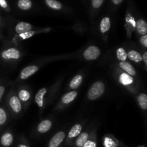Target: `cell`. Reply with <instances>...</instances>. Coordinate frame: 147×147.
Instances as JSON below:
<instances>
[{
	"instance_id": "cell-1",
	"label": "cell",
	"mask_w": 147,
	"mask_h": 147,
	"mask_svg": "<svg viewBox=\"0 0 147 147\" xmlns=\"http://www.w3.org/2000/svg\"><path fill=\"white\" fill-rule=\"evenodd\" d=\"M105 91V85L103 82L97 81L93 83L88 92V98L89 100H94L101 97Z\"/></svg>"
},
{
	"instance_id": "cell-2",
	"label": "cell",
	"mask_w": 147,
	"mask_h": 147,
	"mask_svg": "<svg viewBox=\"0 0 147 147\" xmlns=\"http://www.w3.org/2000/svg\"><path fill=\"white\" fill-rule=\"evenodd\" d=\"M100 50L98 47L91 45L88 47L83 53V57L87 60H96L100 56Z\"/></svg>"
},
{
	"instance_id": "cell-3",
	"label": "cell",
	"mask_w": 147,
	"mask_h": 147,
	"mask_svg": "<svg viewBox=\"0 0 147 147\" xmlns=\"http://www.w3.org/2000/svg\"><path fill=\"white\" fill-rule=\"evenodd\" d=\"M1 57L4 60H17L20 57V52L17 49L11 47L3 51Z\"/></svg>"
},
{
	"instance_id": "cell-4",
	"label": "cell",
	"mask_w": 147,
	"mask_h": 147,
	"mask_svg": "<svg viewBox=\"0 0 147 147\" xmlns=\"http://www.w3.org/2000/svg\"><path fill=\"white\" fill-rule=\"evenodd\" d=\"M38 67L36 65H30L24 67L20 73V78L21 80H26L38 70Z\"/></svg>"
},
{
	"instance_id": "cell-5",
	"label": "cell",
	"mask_w": 147,
	"mask_h": 147,
	"mask_svg": "<svg viewBox=\"0 0 147 147\" xmlns=\"http://www.w3.org/2000/svg\"><path fill=\"white\" fill-rule=\"evenodd\" d=\"M65 137V134L63 131H59L53 136L49 142V147H57L62 143Z\"/></svg>"
},
{
	"instance_id": "cell-6",
	"label": "cell",
	"mask_w": 147,
	"mask_h": 147,
	"mask_svg": "<svg viewBox=\"0 0 147 147\" xmlns=\"http://www.w3.org/2000/svg\"><path fill=\"white\" fill-rule=\"evenodd\" d=\"M9 106L11 110L16 113H18L22 110L21 101L20 100L19 98L16 96H13L9 99Z\"/></svg>"
},
{
	"instance_id": "cell-7",
	"label": "cell",
	"mask_w": 147,
	"mask_h": 147,
	"mask_svg": "<svg viewBox=\"0 0 147 147\" xmlns=\"http://www.w3.org/2000/svg\"><path fill=\"white\" fill-rule=\"evenodd\" d=\"M32 28V26L29 23L25 22H20L16 25L15 31L17 34H21L31 31Z\"/></svg>"
},
{
	"instance_id": "cell-8",
	"label": "cell",
	"mask_w": 147,
	"mask_h": 147,
	"mask_svg": "<svg viewBox=\"0 0 147 147\" xmlns=\"http://www.w3.org/2000/svg\"><path fill=\"white\" fill-rule=\"evenodd\" d=\"M47 93V89L45 88H42L40 89L38 92L37 93L35 96V103H37V106L39 107L42 108L44 104V96Z\"/></svg>"
},
{
	"instance_id": "cell-9",
	"label": "cell",
	"mask_w": 147,
	"mask_h": 147,
	"mask_svg": "<svg viewBox=\"0 0 147 147\" xmlns=\"http://www.w3.org/2000/svg\"><path fill=\"white\" fill-rule=\"evenodd\" d=\"M119 66L121 69H123L124 71H126L127 73V74L130 75L131 76H136V72L135 70L134 67L131 65L128 62L124 61V62H121L119 63Z\"/></svg>"
},
{
	"instance_id": "cell-10",
	"label": "cell",
	"mask_w": 147,
	"mask_h": 147,
	"mask_svg": "<svg viewBox=\"0 0 147 147\" xmlns=\"http://www.w3.org/2000/svg\"><path fill=\"white\" fill-rule=\"evenodd\" d=\"M52 126V122L50 120H44L38 125L37 131L40 133L44 134L48 131Z\"/></svg>"
},
{
	"instance_id": "cell-11",
	"label": "cell",
	"mask_w": 147,
	"mask_h": 147,
	"mask_svg": "<svg viewBox=\"0 0 147 147\" xmlns=\"http://www.w3.org/2000/svg\"><path fill=\"white\" fill-rule=\"evenodd\" d=\"M136 30L142 35L147 34V24L144 20H139L136 22Z\"/></svg>"
},
{
	"instance_id": "cell-12",
	"label": "cell",
	"mask_w": 147,
	"mask_h": 147,
	"mask_svg": "<svg viewBox=\"0 0 147 147\" xmlns=\"http://www.w3.org/2000/svg\"><path fill=\"white\" fill-rule=\"evenodd\" d=\"M111 28V20L109 17H106L102 19L100 24V30L102 34L107 32Z\"/></svg>"
},
{
	"instance_id": "cell-13",
	"label": "cell",
	"mask_w": 147,
	"mask_h": 147,
	"mask_svg": "<svg viewBox=\"0 0 147 147\" xmlns=\"http://www.w3.org/2000/svg\"><path fill=\"white\" fill-rule=\"evenodd\" d=\"M14 138H13L12 134L9 132L4 134L1 138V144L4 146H9L12 144Z\"/></svg>"
},
{
	"instance_id": "cell-14",
	"label": "cell",
	"mask_w": 147,
	"mask_h": 147,
	"mask_svg": "<svg viewBox=\"0 0 147 147\" xmlns=\"http://www.w3.org/2000/svg\"><path fill=\"white\" fill-rule=\"evenodd\" d=\"M78 93L76 91H70L69 93H66L65 95L63 96V97L62 98V102H63L64 104H68V103H71L72 101L76 99V98L77 97Z\"/></svg>"
},
{
	"instance_id": "cell-15",
	"label": "cell",
	"mask_w": 147,
	"mask_h": 147,
	"mask_svg": "<svg viewBox=\"0 0 147 147\" xmlns=\"http://www.w3.org/2000/svg\"><path fill=\"white\" fill-rule=\"evenodd\" d=\"M127 57H129L131 60L136 62V63H139V62L142 61V55L136 50H130L127 53Z\"/></svg>"
},
{
	"instance_id": "cell-16",
	"label": "cell",
	"mask_w": 147,
	"mask_h": 147,
	"mask_svg": "<svg viewBox=\"0 0 147 147\" xmlns=\"http://www.w3.org/2000/svg\"><path fill=\"white\" fill-rule=\"evenodd\" d=\"M119 81L121 84L124 85V86H128V85H131L134 83V79L130 75L127 74V73H122L119 77Z\"/></svg>"
},
{
	"instance_id": "cell-17",
	"label": "cell",
	"mask_w": 147,
	"mask_h": 147,
	"mask_svg": "<svg viewBox=\"0 0 147 147\" xmlns=\"http://www.w3.org/2000/svg\"><path fill=\"white\" fill-rule=\"evenodd\" d=\"M83 81V76L77 75L75 76L70 83V88L71 89H76L80 86Z\"/></svg>"
},
{
	"instance_id": "cell-18",
	"label": "cell",
	"mask_w": 147,
	"mask_h": 147,
	"mask_svg": "<svg viewBox=\"0 0 147 147\" xmlns=\"http://www.w3.org/2000/svg\"><path fill=\"white\" fill-rule=\"evenodd\" d=\"M82 126L80 124H76L73 126L70 129V132L68 134V137L70 139H73V138L76 137V136H79L81 132Z\"/></svg>"
},
{
	"instance_id": "cell-19",
	"label": "cell",
	"mask_w": 147,
	"mask_h": 147,
	"mask_svg": "<svg viewBox=\"0 0 147 147\" xmlns=\"http://www.w3.org/2000/svg\"><path fill=\"white\" fill-rule=\"evenodd\" d=\"M138 103L143 110L147 109V96L145 93H141L138 96Z\"/></svg>"
},
{
	"instance_id": "cell-20",
	"label": "cell",
	"mask_w": 147,
	"mask_h": 147,
	"mask_svg": "<svg viewBox=\"0 0 147 147\" xmlns=\"http://www.w3.org/2000/svg\"><path fill=\"white\" fill-rule=\"evenodd\" d=\"M17 5L20 9L28 10L32 6V2L31 0H19Z\"/></svg>"
},
{
	"instance_id": "cell-21",
	"label": "cell",
	"mask_w": 147,
	"mask_h": 147,
	"mask_svg": "<svg viewBox=\"0 0 147 147\" xmlns=\"http://www.w3.org/2000/svg\"><path fill=\"white\" fill-rule=\"evenodd\" d=\"M88 134L86 133V132H84V133L80 134L78 136V138L76 140V145L78 147H82L84 145V144L86 143L88 141Z\"/></svg>"
},
{
	"instance_id": "cell-22",
	"label": "cell",
	"mask_w": 147,
	"mask_h": 147,
	"mask_svg": "<svg viewBox=\"0 0 147 147\" xmlns=\"http://www.w3.org/2000/svg\"><path fill=\"white\" fill-rule=\"evenodd\" d=\"M45 3L49 7H50L53 9L60 10L63 7L61 3L57 0H45Z\"/></svg>"
},
{
	"instance_id": "cell-23",
	"label": "cell",
	"mask_w": 147,
	"mask_h": 147,
	"mask_svg": "<svg viewBox=\"0 0 147 147\" xmlns=\"http://www.w3.org/2000/svg\"><path fill=\"white\" fill-rule=\"evenodd\" d=\"M18 98L20 99V100H21L22 102L28 101L29 99L30 98V92L28 90H25V89H22L19 92Z\"/></svg>"
},
{
	"instance_id": "cell-24",
	"label": "cell",
	"mask_w": 147,
	"mask_h": 147,
	"mask_svg": "<svg viewBox=\"0 0 147 147\" xmlns=\"http://www.w3.org/2000/svg\"><path fill=\"white\" fill-rule=\"evenodd\" d=\"M116 56H117V58L119 60H121V62H124L126 61L127 57V53L126 52V50H124L122 47L117 49L116 50Z\"/></svg>"
},
{
	"instance_id": "cell-25",
	"label": "cell",
	"mask_w": 147,
	"mask_h": 147,
	"mask_svg": "<svg viewBox=\"0 0 147 147\" xmlns=\"http://www.w3.org/2000/svg\"><path fill=\"white\" fill-rule=\"evenodd\" d=\"M104 146L105 147H116V144L111 138L110 137H105L104 139Z\"/></svg>"
},
{
	"instance_id": "cell-26",
	"label": "cell",
	"mask_w": 147,
	"mask_h": 147,
	"mask_svg": "<svg viewBox=\"0 0 147 147\" xmlns=\"http://www.w3.org/2000/svg\"><path fill=\"white\" fill-rule=\"evenodd\" d=\"M7 113L6 111L0 108V126L4 125L6 121H7Z\"/></svg>"
},
{
	"instance_id": "cell-27",
	"label": "cell",
	"mask_w": 147,
	"mask_h": 147,
	"mask_svg": "<svg viewBox=\"0 0 147 147\" xmlns=\"http://www.w3.org/2000/svg\"><path fill=\"white\" fill-rule=\"evenodd\" d=\"M35 33L36 32L34 31H30V32H27L23 33V34H20V37L22 39H27V38H29V37H32V35H34Z\"/></svg>"
},
{
	"instance_id": "cell-28",
	"label": "cell",
	"mask_w": 147,
	"mask_h": 147,
	"mask_svg": "<svg viewBox=\"0 0 147 147\" xmlns=\"http://www.w3.org/2000/svg\"><path fill=\"white\" fill-rule=\"evenodd\" d=\"M103 2V0H92V5L94 8L98 9L101 7L102 4Z\"/></svg>"
},
{
	"instance_id": "cell-29",
	"label": "cell",
	"mask_w": 147,
	"mask_h": 147,
	"mask_svg": "<svg viewBox=\"0 0 147 147\" xmlns=\"http://www.w3.org/2000/svg\"><path fill=\"white\" fill-rule=\"evenodd\" d=\"M82 147H96V144L93 141H87Z\"/></svg>"
},
{
	"instance_id": "cell-30",
	"label": "cell",
	"mask_w": 147,
	"mask_h": 147,
	"mask_svg": "<svg viewBox=\"0 0 147 147\" xmlns=\"http://www.w3.org/2000/svg\"><path fill=\"white\" fill-rule=\"evenodd\" d=\"M140 42L144 47H147V35L144 34V35L142 36L140 39Z\"/></svg>"
},
{
	"instance_id": "cell-31",
	"label": "cell",
	"mask_w": 147,
	"mask_h": 147,
	"mask_svg": "<svg viewBox=\"0 0 147 147\" xmlns=\"http://www.w3.org/2000/svg\"><path fill=\"white\" fill-rule=\"evenodd\" d=\"M0 6H1L2 8H7V1H6V0H0Z\"/></svg>"
},
{
	"instance_id": "cell-32",
	"label": "cell",
	"mask_w": 147,
	"mask_h": 147,
	"mask_svg": "<svg viewBox=\"0 0 147 147\" xmlns=\"http://www.w3.org/2000/svg\"><path fill=\"white\" fill-rule=\"evenodd\" d=\"M4 91H5V88L2 86H0V99L2 97L3 94L4 93Z\"/></svg>"
},
{
	"instance_id": "cell-33",
	"label": "cell",
	"mask_w": 147,
	"mask_h": 147,
	"mask_svg": "<svg viewBox=\"0 0 147 147\" xmlns=\"http://www.w3.org/2000/svg\"><path fill=\"white\" fill-rule=\"evenodd\" d=\"M142 60H144L145 65H146V64H147V53L146 52H145L144 54V55L142 56Z\"/></svg>"
},
{
	"instance_id": "cell-34",
	"label": "cell",
	"mask_w": 147,
	"mask_h": 147,
	"mask_svg": "<svg viewBox=\"0 0 147 147\" xmlns=\"http://www.w3.org/2000/svg\"><path fill=\"white\" fill-rule=\"evenodd\" d=\"M112 1L116 5H119V4H120L123 1V0H112Z\"/></svg>"
},
{
	"instance_id": "cell-35",
	"label": "cell",
	"mask_w": 147,
	"mask_h": 147,
	"mask_svg": "<svg viewBox=\"0 0 147 147\" xmlns=\"http://www.w3.org/2000/svg\"><path fill=\"white\" fill-rule=\"evenodd\" d=\"M17 147H28V146H27L26 145H24V144H20Z\"/></svg>"
},
{
	"instance_id": "cell-36",
	"label": "cell",
	"mask_w": 147,
	"mask_h": 147,
	"mask_svg": "<svg viewBox=\"0 0 147 147\" xmlns=\"http://www.w3.org/2000/svg\"><path fill=\"white\" fill-rule=\"evenodd\" d=\"M0 20H1V18H0Z\"/></svg>"
}]
</instances>
